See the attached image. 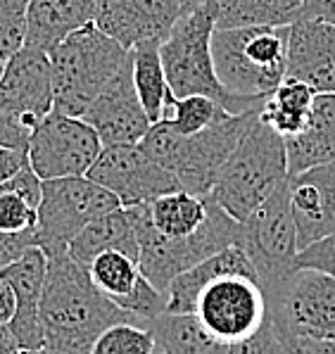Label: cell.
<instances>
[{
  "instance_id": "6da1fadb",
  "label": "cell",
  "mask_w": 335,
  "mask_h": 354,
  "mask_svg": "<svg viewBox=\"0 0 335 354\" xmlns=\"http://www.w3.org/2000/svg\"><path fill=\"white\" fill-rule=\"evenodd\" d=\"M46 254L48 274L41 295L43 352L90 354L100 333L112 324H143L112 302L67 248H48Z\"/></svg>"
},
{
  "instance_id": "7a4b0ae2",
  "label": "cell",
  "mask_w": 335,
  "mask_h": 354,
  "mask_svg": "<svg viewBox=\"0 0 335 354\" xmlns=\"http://www.w3.org/2000/svg\"><path fill=\"white\" fill-rule=\"evenodd\" d=\"M259 112L262 107L240 114H226L212 127L191 136L176 133L164 119H160L148 129V133L138 145L155 162L169 169L183 190H191L195 195H209L224 162L229 160L240 136L255 122Z\"/></svg>"
},
{
  "instance_id": "3957f363",
  "label": "cell",
  "mask_w": 335,
  "mask_h": 354,
  "mask_svg": "<svg viewBox=\"0 0 335 354\" xmlns=\"http://www.w3.org/2000/svg\"><path fill=\"white\" fill-rule=\"evenodd\" d=\"M267 302L283 354H335V276L297 266Z\"/></svg>"
},
{
  "instance_id": "277c9868",
  "label": "cell",
  "mask_w": 335,
  "mask_h": 354,
  "mask_svg": "<svg viewBox=\"0 0 335 354\" xmlns=\"http://www.w3.org/2000/svg\"><path fill=\"white\" fill-rule=\"evenodd\" d=\"M288 178L285 138L257 114L221 167L212 198L233 219L245 221Z\"/></svg>"
},
{
  "instance_id": "5b68a950",
  "label": "cell",
  "mask_w": 335,
  "mask_h": 354,
  "mask_svg": "<svg viewBox=\"0 0 335 354\" xmlns=\"http://www.w3.org/2000/svg\"><path fill=\"white\" fill-rule=\"evenodd\" d=\"M290 26L214 29L212 57L229 93L267 100L288 76Z\"/></svg>"
},
{
  "instance_id": "8992f818",
  "label": "cell",
  "mask_w": 335,
  "mask_h": 354,
  "mask_svg": "<svg viewBox=\"0 0 335 354\" xmlns=\"http://www.w3.org/2000/svg\"><path fill=\"white\" fill-rule=\"evenodd\" d=\"M212 34L214 19L209 10L200 5L198 10L183 15L171 34L160 43L162 64L171 93L174 97L209 95L233 114L259 110L267 100L229 93L219 81L212 57Z\"/></svg>"
},
{
  "instance_id": "52a82bcc",
  "label": "cell",
  "mask_w": 335,
  "mask_h": 354,
  "mask_svg": "<svg viewBox=\"0 0 335 354\" xmlns=\"http://www.w3.org/2000/svg\"><path fill=\"white\" fill-rule=\"evenodd\" d=\"M138 233V264L140 271L148 276L153 286L166 292L169 283L181 271L191 269L193 264L207 259L209 254L240 243V221L233 219L217 200L209 195L207 219L193 236L166 238L150 221L148 203L131 205Z\"/></svg>"
},
{
  "instance_id": "ba28073f",
  "label": "cell",
  "mask_w": 335,
  "mask_h": 354,
  "mask_svg": "<svg viewBox=\"0 0 335 354\" xmlns=\"http://www.w3.org/2000/svg\"><path fill=\"white\" fill-rule=\"evenodd\" d=\"M128 48L107 36L93 21L72 31L48 55L52 67L55 110L81 117L102 86L126 62Z\"/></svg>"
},
{
  "instance_id": "9c48e42d",
  "label": "cell",
  "mask_w": 335,
  "mask_h": 354,
  "mask_svg": "<svg viewBox=\"0 0 335 354\" xmlns=\"http://www.w3.org/2000/svg\"><path fill=\"white\" fill-rule=\"evenodd\" d=\"M193 312L229 354L240 352L242 345L267 324L269 302L255 276L221 274L200 290Z\"/></svg>"
},
{
  "instance_id": "30bf717a",
  "label": "cell",
  "mask_w": 335,
  "mask_h": 354,
  "mask_svg": "<svg viewBox=\"0 0 335 354\" xmlns=\"http://www.w3.org/2000/svg\"><path fill=\"white\" fill-rule=\"evenodd\" d=\"M240 245L255 264L264 292L271 295L297 269V228L290 209L288 178L240 221Z\"/></svg>"
},
{
  "instance_id": "8fae6325",
  "label": "cell",
  "mask_w": 335,
  "mask_h": 354,
  "mask_svg": "<svg viewBox=\"0 0 335 354\" xmlns=\"http://www.w3.org/2000/svg\"><path fill=\"white\" fill-rule=\"evenodd\" d=\"M119 205L122 203L112 190L88 176L46 178L41 188L36 245L43 250L67 248L81 228Z\"/></svg>"
},
{
  "instance_id": "7c38bea8",
  "label": "cell",
  "mask_w": 335,
  "mask_h": 354,
  "mask_svg": "<svg viewBox=\"0 0 335 354\" xmlns=\"http://www.w3.org/2000/svg\"><path fill=\"white\" fill-rule=\"evenodd\" d=\"M102 150V140L84 117L52 107L36 124L29 138V165L46 178L86 176Z\"/></svg>"
},
{
  "instance_id": "4fadbf2b",
  "label": "cell",
  "mask_w": 335,
  "mask_h": 354,
  "mask_svg": "<svg viewBox=\"0 0 335 354\" xmlns=\"http://www.w3.org/2000/svg\"><path fill=\"white\" fill-rule=\"evenodd\" d=\"M86 176L112 190L124 207L153 203L160 195L181 188L174 174L155 162L138 143L102 145Z\"/></svg>"
},
{
  "instance_id": "5bb4252c",
  "label": "cell",
  "mask_w": 335,
  "mask_h": 354,
  "mask_svg": "<svg viewBox=\"0 0 335 354\" xmlns=\"http://www.w3.org/2000/svg\"><path fill=\"white\" fill-rule=\"evenodd\" d=\"M81 117L95 129L102 145H128L143 140L153 122H150L138 97L136 84H133L131 53Z\"/></svg>"
},
{
  "instance_id": "9a60e30c",
  "label": "cell",
  "mask_w": 335,
  "mask_h": 354,
  "mask_svg": "<svg viewBox=\"0 0 335 354\" xmlns=\"http://www.w3.org/2000/svg\"><path fill=\"white\" fill-rule=\"evenodd\" d=\"M0 107L31 129H36V124L55 107L52 67L46 50L24 43L15 55L5 59L0 76Z\"/></svg>"
},
{
  "instance_id": "2e32d148",
  "label": "cell",
  "mask_w": 335,
  "mask_h": 354,
  "mask_svg": "<svg viewBox=\"0 0 335 354\" xmlns=\"http://www.w3.org/2000/svg\"><path fill=\"white\" fill-rule=\"evenodd\" d=\"M183 15L181 0H98L93 24L131 50L145 41H164Z\"/></svg>"
},
{
  "instance_id": "e0dca14e",
  "label": "cell",
  "mask_w": 335,
  "mask_h": 354,
  "mask_svg": "<svg viewBox=\"0 0 335 354\" xmlns=\"http://www.w3.org/2000/svg\"><path fill=\"white\" fill-rule=\"evenodd\" d=\"M86 269L112 302L143 321V326L148 319L166 312V292L148 281V276L140 271L138 259L131 254L122 250H107L90 259Z\"/></svg>"
},
{
  "instance_id": "ac0fdd59",
  "label": "cell",
  "mask_w": 335,
  "mask_h": 354,
  "mask_svg": "<svg viewBox=\"0 0 335 354\" xmlns=\"http://www.w3.org/2000/svg\"><path fill=\"white\" fill-rule=\"evenodd\" d=\"M288 195L300 250L335 231V160L288 174Z\"/></svg>"
},
{
  "instance_id": "d6986e66",
  "label": "cell",
  "mask_w": 335,
  "mask_h": 354,
  "mask_svg": "<svg viewBox=\"0 0 335 354\" xmlns=\"http://www.w3.org/2000/svg\"><path fill=\"white\" fill-rule=\"evenodd\" d=\"M0 274L10 281L15 292V317L10 321V328L15 333L19 352H43L41 295L48 274L46 250L41 245H31Z\"/></svg>"
},
{
  "instance_id": "ffe728a7",
  "label": "cell",
  "mask_w": 335,
  "mask_h": 354,
  "mask_svg": "<svg viewBox=\"0 0 335 354\" xmlns=\"http://www.w3.org/2000/svg\"><path fill=\"white\" fill-rule=\"evenodd\" d=\"M288 79L305 81L316 93H335V21L302 19L290 24Z\"/></svg>"
},
{
  "instance_id": "44dd1931",
  "label": "cell",
  "mask_w": 335,
  "mask_h": 354,
  "mask_svg": "<svg viewBox=\"0 0 335 354\" xmlns=\"http://www.w3.org/2000/svg\"><path fill=\"white\" fill-rule=\"evenodd\" d=\"M221 274H245L257 279L255 264L240 243L229 245L209 254L207 259L193 264L191 269L181 271L166 288V312H193L200 290Z\"/></svg>"
},
{
  "instance_id": "7402d4cb",
  "label": "cell",
  "mask_w": 335,
  "mask_h": 354,
  "mask_svg": "<svg viewBox=\"0 0 335 354\" xmlns=\"http://www.w3.org/2000/svg\"><path fill=\"white\" fill-rule=\"evenodd\" d=\"M98 0H31L26 10V46L50 53L62 38L93 21Z\"/></svg>"
},
{
  "instance_id": "603a6c76",
  "label": "cell",
  "mask_w": 335,
  "mask_h": 354,
  "mask_svg": "<svg viewBox=\"0 0 335 354\" xmlns=\"http://www.w3.org/2000/svg\"><path fill=\"white\" fill-rule=\"evenodd\" d=\"M288 174L335 160V93H316L305 131L285 138Z\"/></svg>"
},
{
  "instance_id": "cb8c5ba5",
  "label": "cell",
  "mask_w": 335,
  "mask_h": 354,
  "mask_svg": "<svg viewBox=\"0 0 335 354\" xmlns=\"http://www.w3.org/2000/svg\"><path fill=\"white\" fill-rule=\"evenodd\" d=\"M69 254L79 264L88 266V261L98 257L107 250H122L138 259V233H136V219H133L131 207L119 205L115 209L100 214L88 226H84L72 243L67 245Z\"/></svg>"
},
{
  "instance_id": "d4e9b609",
  "label": "cell",
  "mask_w": 335,
  "mask_h": 354,
  "mask_svg": "<svg viewBox=\"0 0 335 354\" xmlns=\"http://www.w3.org/2000/svg\"><path fill=\"white\" fill-rule=\"evenodd\" d=\"M309 0H204L214 29L231 26H290L305 19Z\"/></svg>"
},
{
  "instance_id": "484cf974",
  "label": "cell",
  "mask_w": 335,
  "mask_h": 354,
  "mask_svg": "<svg viewBox=\"0 0 335 354\" xmlns=\"http://www.w3.org/2000/svg\"><path fill=\"white\" fill-rule=\"evenodd\" d=\"M145 326L155 337V354H209L224 352L207 333L195 312H162Z\"/></svg>"
},
{
  "instance_id": "4316f807",
  "label": "cell",
  "mask_w": 335,
  "mask_h": 354,
  "mask_svg": "<svg viewBox=\"0 0 335 354\" xmlns=\"http://www.w3.org/2000/svg\"><path fill=\"white\" fill-rule=\"evenodd\" d=\"M43 178L31 169L21 167L15 176L0 183V231L26 233L36 231L39 224Z\"/></svg>"
},
{
  "instance_id": "83f0119b",
  "label": "cell",
  "mask_w": 335,
  "mask_h": 354,
  "mask_svg": "<svg viewBox=\"0 0 335 354\" xmlns=\"http://www.w3.org/2000/svg\"><path fill=\"white\" fill-rule=\"evenodd\" d=\"M209 195H195L191 190H169V193L148 203L150 221L166 238L193 236L207 219Z\"/></svg>"
},
{
  "instance_id": "f1b7e54d",
  "label": "cell",
  "mask_w": 335,
  "mask_h": 354,
  "mask_svg": "<svg viewBox=\"0 0 335 354\" xmlns=\"http://www.w3.org/2000/svg\"><path fill=\"white\" fill-rule=\"evenodd\" d=\"M160 43L162 41H145L131 48L133 84H136L138 97L153 124L164 117L171 100H174V93H171L164 74V64H162Z\"/></svg>"
},
{
  "instance_id": "f546056e",
  "label": "cell",
  "mask_w": 335,
  "mask_h": 354,
  "mask_svg": "<svg viewBox=\"0 0 335 354\" xmlns=\"http://www.w3.org/2000/svg\"><path fill=\"white\" fill-rule=\"evenodd\" d=\"M316 91L312 86H307L305 81L288 79L267 97V102L262 105V119L267 124H271L283 138L305 131L312 117V105H314Z\"/></svg>"
},
{
  "instance_id": "4dcf8cb0",
  "label": "cell",
  "mask_w": 335,
  "mask_h": 354,
  "mask_svg": "<svg viewBox=\"0 0 335 354\" xmlns=\"http://www.w3.org/2000/svg\"><path fill=\"white\" fill-rule=\"evenodd\" d=\"M229 112L219 100L209 95H183V97H174L169 105V110L162 119L169 124L176 133L191 136L198 133V131L212 127L214 122L224 119Z\"/></svg>"
},
{
  "instance_id": "1f68e13d",
  "label": "cell",
  "mask_w": 335,
  "mask_h": 354,
  "mask_svg": "<svg viewBox=\"0 0 335 354\" xmlns=\"http://www.w3.org/2000/svg\"><path fill=\"white\" fill-rule=\"evenodd\" d=\"M90 354H155V337L148 326L119 321L102 330Z\"/></svg>"
},
{
  "instance_id": "d6a6232c",
  "label": "cell",
  "mask_w": 335,
  "mask_h": 354,
  "mask_svg": "<svg viewBox=\"0 0 335 354\" xmlns=\"http://www.w3.org/2000/svg\"><path fill=\"white\" fill-rule=\"evenodd\" d=\"M31 0H0V57L8 59L26 41V10Z\"/></svg>"
},
{
  "instance_id": "836d02e7",
  "label": "cell",
  "mask_w": 335,
  "mask_h": 354,
  "mask_svg": "<svg viewBox=\"0 0 335 354\" xmlns=\"http://www.w3.org/2000/svg\"><path fill=\"white\" fill-rule=\"evenodd\" d=\"M297 266L318 269V271H326V274L335 276V231L331 236L321 238V241L300 250V252H297Z\"/></svg>"
},
{
  "instance_id": "e575fe53",
  "label": "cell",
  "mask_w": 335,
  "mask_h": 354,
  "mask_svg": "<svg viewBox=\"0 0 335 354\" xmlns=\"http://www.w3.org/2000/svg\"><path fill=\"white\" fill-rule=\"evenodd\" d=\"M31 129L29 124H24L19 117H15L12 112L3 110L0 107V145H8V148H29V138H31Z\"/></svg>"
},
{
  "instance_id": "d590c367",
  "label": "cell",
  "mask_w": 335,
  "mask_h": 354,
  "mask_svg": "<svg viewBox=\"0 0 335 354\" xmlns=\"http://www.w3.org/2000/svg\"><path fill=\"white\" fill-rule=\"evenodd\" d=\"M36 245V231H26V233H5L0 231V271L19 257L26 248Z\"/></svg>"
},
{
  "instance_id": "8d00e7d4",
  "label": "cell",
  "mask_w": 335,
  "mask_h": 354,
  "mask_svg": "<svg viewBox=\"0 0 335 354\" xmlns=\"http://www.w3.org/2000/svg\"><path fill=\"white\" fill-rule=\"evenodd\" d=\"M26 165H29V155H26V150L0 145V183L8 181L10 176H15V174Z\"/></svg>"
},
{
  "instance_id": "74e56055",
  "label": "cell",
  "mask_w": 335,
  "mask_h": 354,
  "mask_svg": "<svg viewBox=\"0 0 335 354\" xmlns=\"http://www.w3.org/2000/svg\"><path fill=\"white\" fill-rule=\"evenodd\" d=\"M15 317V292L10 281L0 274V324H10Z\"/></svg>"
},
{
  "instance_id": "f35d334b",
  "label": "cell",
  "mask_w": 335,
  "mask_h": 354,
  "mask_svg": "<svg viewBox=\"0 0 335 354\" xmlns=\"http://www.w3.org/2000/svg\"><path fill=\"white\" fill-rule=\"evenodd\" d=\"M12 352H19L12 328H10V324H0V354H12Z\"/></svg>"
},
{
  "instance_id": "ab89813d",
  "label": "cell",
  "mask_w": 335,
  "mask_h": 354,
  "mask_svg": "<svg viewBox=\"0 0 335 354\" xmlns=\"http://www.w3.org/2000/svg\"><path fill=\"white\" fill-rule=\"evenodd\" d=\"M181 5H183V12H193L200 5H204V0H181Z\"/></svg>"
},
{
  "instance_id": "60d3db41",
  "label": "cell",
  "mask_w": 335,
  "mask_h": 354,
  "mask_svg": "<svg viewBox=\"0 0 335 354\" xmlns=\"http://www.w3.org/2000/svg\"><path fill=\"white\" fill-rule=\"evenodd\" d=\"M3 67H5V59L0 57V76H3Z\"/></svg>"
}]
</instances>
